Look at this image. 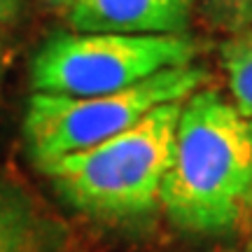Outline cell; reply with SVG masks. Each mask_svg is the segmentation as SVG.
Wrapping results in <instances>:
<instances>
[{
  "mask_svg": "<svg viewBox=\"0 0 252 252\" xmlns=\"http://www.w3.org/2000/svg\"><path fill=\"white\" fill-rule=\"evenodd\" d=\"M21 9V0H0V24L12 21Z\"/></svg>",
  "mask_w": 252,
  "mask_h": 252,
  "instance_id": "cell-9",
  "label": "cell"
},
{
  "mask_svg": "<svg viewBox=\"0 0 252 252\" xmlns=\"http://www.w3.org/2000/svg\"><path fill=\"white\" fill-rule=\"evenodd\" d=\"M206 80V68L189 63L115 94L56 96L35 91L24 117L28 154L45 168L63 157L96 147L124 133L159 105L185 100L201 89Z\"/></svg>",
  "mask_w": 252,
  "mask_h": 252,
  "instance_id": "cell-3",
  "label": "cell"
},
{
  "mask_svg": "<svg viewBox=\"0 0 252 252\" xmlns=\"http://www.w3.org/2000/svg\"><path fill=\"white\" fill-rule=\"evenodd\" d=\"M226 87L234 105L252 117V26L236 31L220 49Z\"/></svg>",
  "mask_w": 252,
  "mask_h": 252,
  "instance_id": "cell-7",
  "label": "cell"
},
{
  "mask_svg": "<svg viewBox=\"0 0 252 252\" xmlns=\"http://www.w3.org/2000/svg\"><path fill=\"white\" fill-rule=\"evenodd\" d=\"M182 100L166 103L138 124L42 171L75 210L98 220H128L161 206Z\"/></svg>",
  "mask_w": 252,
  "mask_h": 252,
  "instance_id": "cell-2",
  "label": "cell"
},
{
  "mask_svg": "<svg viewBox=\"0 0 252 252\" xmlns=\"http://www.w3.org/2000/svg\"><path fill=\"white\" fill-rule=\"evenodd\" d=\"M198 45L189 35L61 33L33 59L31 80L40 94L96 96L131 89L171 68L189 65Z\"/></svg>",
  "mask_w": 252,
  "mask_h": 252,
  "instance_id": "cell-4",
  "label": "cell"
},
{
  "mask_svg": "<svg viewBox=\"0 0 252 252\" xmlns=\"http://www.w3.org/2000/svg\"><path fill=\"white\" fill-rule=\"evenodd\" d=\"M63 229L19 185L0 178V252H59Z\"/></svg>",
  "mask_w": 252,
  "mask_h": 252,
  "instance_id": "cell-6",
  "label": "cell"
},
{
  "mask_svg": "<svg viewBox=\"0 0 252 252\" xmlns=\"http://www.w3.org/2000/svg\"><path fill=\"white\" fill-rule=\"evenodd\" d=\"M217 24L229 31H243L252 26V0H208Z\"/></svg>",
  "mask_w": 252,
  "mask_h": 252,
  "instance_id": "cell-8",
  "label": "cell"
},
{
  "mask_svg": "<svg viewBox=\"0 0 252 252\" xmlns=\"http://www.w3.org/2000/svg\"><path fill=\"white\" fill-rule=\"evenodd\" d=\"M47 2H49V5H54V7H63V9H65L72 0H47Z\"/></svg>",
  "mask_w": 252,
  "mask_h": 252,
  "instance_id": "cell-10",
  "label": "cell"
},
{
  "mask_svg": "<svg viewBox=\"0 0 252 252\" xmlns=\"http://www.w3.org/2000/svg\"><path fill=\"white\" fill-rule=\"evenodd\" d=\"M196 0H72L65 17L77 33L180 35Z\"/></svg>",
  "mask_w": 252,
  "mask_h": 252,
  "instance_id": "cell-5",
  "label": "cell"
},
{
  "mask_svg": "<svg viewBox=\"0 0 252 252\" xmlns=\"http://www.w3.org/2000/svg\"><path fill=\"white\" fill-rule=\"evenodd\" d=\"M161 208L191 234L229 231L252 208V117L220 91L182 100Z\"/></svg>",
  "mask_w": 252,
  "mask_h": 252,
  "instance_id": "cell-1",
  "label": "cell"
},
{
  "mask_svg": "<svg viewBox=\"0 0 252 252\" xmlns=\"http://www.w3.org/2000/svg\"><path fill=\"white\" fill-rule=\"evenodd\" d=\"M243 252H252V245H250V248H248V250H243Z\"/></svg>",
  "mask_w": 252,
  "mask_h": 252,
  "instance_id": "cell-11",
  "label": "cell"
}]
</instances>
